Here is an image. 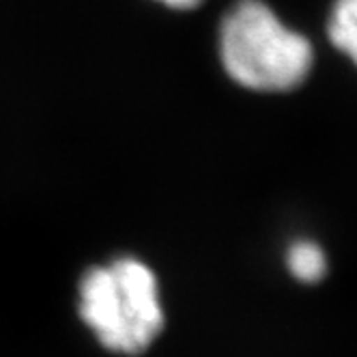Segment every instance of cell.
<instances>
[{
  "label": "cell",
  "mask_w": 357,
  "mask_h": 357,
  "mask_svg": "<svg viewBox=\"0 0 357 357\" xmlns=\"http://www.w3.org/2000/svg\"><path fill=\"white\" fill-rule=\"evenodd\" d=\"M220 59L243 89L287 93L308 78L314 50L263 0H239L220 24Z\"/></svg>",
  "instance_id": "1"
},
{
  "label": "cell",
  "mask_w": 357,
  "mask_h": 357,
  "mask_svg": "<svg viewBox=\"0 0 357 357\" xmlns=\"http://www.w3.org/2000/svg\"><path fill=\"white\" fill-rule=\"evenodd\" d=\"M80 314L110 351H144L164 325L155 275L136 259L95 267L80 284Z\"/></svg>",
  "instance_id": "2"
},
{
  "label": "cell",
  "mask_w": 357,
  "mask_h": 357,
  "mask_svg": "<svg viewBox=\"0 0 357 357\" xmlns=\"http://www.w3.org/2000/svg\"><path fill=\"white\" fill-rule=\"evenodd\" d=\"M327 37L357 67V0H336L327 20Z\"/></svg>",
  "instance_id": "3"
},
{
  "label": "cell",
  "mask_w": 357,
  "mask_h": 357,
  "mask_svg": "<svg viewBox=\"0 0 357 357\" xmlns=\"http://www.w3.org/2000/svg\"><path fill=\"white\" fill-rule=\"evenodd\" d=\"M325 254L317 243L299 241L289 250V269L301 282H317L325 273Z\"/></svg>",
  "instance_id": "4"
},
{
  "label": "cell",
  "mask_w": 357,
  "mask_h": 357,
  "mask_svg": "<svg viewBox=\"0 0 357 357\" xmlns=\"http://www.w3.org/2000/svg\"><path fill=\"white\" fill-rule=\"evenodd\" d=\"M155 3H160L168 9H174V11H190V9H196L202 0H155Z\"/></svg>",
  "instance_id": "5"
}]
</instances>
